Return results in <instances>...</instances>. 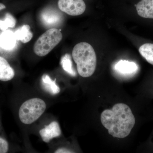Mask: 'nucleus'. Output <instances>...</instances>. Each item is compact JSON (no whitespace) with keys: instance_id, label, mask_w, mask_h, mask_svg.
<instances>
[{"instance_id":"nucleus-13","label":"nucleus","mask_w":153,"mask_h":153,"mask_svg":"<svg viewBox=\"0 0 153 153\" xmlns=\"http://www.w3.org/2000/svg\"><path fill=\"white\" fill-rule=\"evenodd\" d=\"M30 29V26L28 25H24L18 29L15 33L17 40L24 44L29 42L33 37V33Z\"/></svg>"},{"instance_id":"nucleus-16","label":"nucleus","mask_w":153,"mask_h":153,"mask_svg":"<svg viewBox=\"0 0 153 153\" xmlns=\"http://www.w3.org/2000/svg\"><path fill=\"white\" fill-rule=\"evenodd\" d=\"M16 21L15 18L11 14L7 13L6 14L4 20H0V30L4 31L9 28H13L16 26Z\"/></svg>"},{"instance_id":"nucleus-7","label":"nucleus","mask_w":153,"mask_h":153,"mask_svg":"<svg viewBox=\"0 0 153 153\" xmlns=\"http://www.w3.org/2000/svg\"><path fill=\"white\" fill-rule=\"evenodd\" d=\"M41 20L44 25L48 26L57 25L62 20V15L58 11L52 9H47L41 15Z\"/></svg>"},{"instance_id":"nucleus-1","label":"nucleus","mask_w":153,"mask_h":153,"mask_svg":"<svg viewBox=\"0 0 153 153\" xmlns=\"http://www.w3.org/2000/svg\"><path fill=\"white\" fill-rule=\"evenodd\" d=\"M101 122L114 137L128 136L135 124V118L130 108L124 103L115 104L111 109L104 110L100 116Z\"/></svg>"},{"instance_id":"nucleus-5","label":"nucleus","mask_w":153,"mask_h":153,"mask_svg":"<svg viewBox=\"0 0 153 153\" xmlns=\"http://www.w3.org/2000/svg\"><path fill=\"white\" fill-rule=\"evenodd\" d=\"M58 6L60 10L71 16H79L86 9L83 0H59Z\"/></svg>"},{"instance_id":"nucleus-9","label":"nucleus","mask_w":153,"mask_h":153,"mask_svg":"<svg viewBox=\"0 0 153 153\" xmlns=\"http://www.w3.org/2000/svg\"><path fill=\"white\" fill-rule=\"evenodd\" d=\"M17 40L15 33L6 30L0 35V46L5 50H11L16 46Z\"/></svg>"},{"instance_id":"nucleus-2","label":"nucleus","mask_w":153,"mask_h":153,"mask_svg":"<svg viewBox=\"0 0 153 153\" xmlns=\"http://www.w3.org/2000/svg\"><path fill=\"white\" fill-rule=\"evenodd\" d=\"M72 55L80 76L88 77L94 74L96 67L97 57L90 44L83 42L76 44L72 50Z\"/></svg>"},{"instance_id":"nucleus-6","label":"nucleus","mask_w":153,"mask_h":153,"mask_svg":"<svg viewBox=\"0 0 153 153\" xmlns=\"http://www.w3.org/2000/svg\"><path fill=\"white\" fill-rule=\"evenodd\" d=\"M39 133L43 140L47 143L54 138L60 136L61 132L58 123L57 122L53 121L41 130Z\"/></svg>"},{"instance_id":"nucleus-15","label":"nucleus","mask_w":153,"mask_h":153,"mask_svg":"<svg viewBox=\"0 0 153 153\" xmlns=\"http://www.w3.org/2000/svg\"><path fill=\"white\" fill-rule=\"evenodd\" d=\"M60 63L64 71L71 76H76V71L73 68L71 56L69 54H66L62 57Z\"/></svg>"},{"instance_id":"nucleus-14","label":"nucleus","mask_w":153,"mask_h":153,"mask_svg":"<svg viewBox=\"0 0 153 153\" xmlns=\"http://www.w3.org/2000/svg\"><path fill=\"white\" fill-rule=\"evenodd\" d=\"M139 51L140 55L148 63L153 65V44L147 43L140 47Z\"/></svg>"},{"instance_id":"nucleus-17","label":"nucleus","mask_w":153,"mask_h":153,"mask_svg":"<svg viewBox=\"0 0 153 153\" xmlns=\"http://www.w3.org/2000/svg\"><path fill=\"white\" fill-rule=\"evenodd\" d=\"M8 150V144L4 139L0 137V153H6Z\"/></svg>"},{"instance_id":"nucleus-19","label":"nucleus","mask_w":153,"mask_h":153,"mask_svg":"<svg viewBox=\"0 0 153 153\" xmlns=\"http://www.w3.org/2000/svg\"><path fill=\"white\" fill-rule=\"evenodd\" d=\"M6 8V6L4 4L0 3V11Z\"/></svg>"},{"instance_id":"nucleus-3","label":"nucleus","mask_w":153,"mask_h":153,"mask_svg":"<svg viewBox=\"0 0 153 153\" xmlns=\"http://www.w3.org/2000/svg\"><path fill=\"white\" fill-rule=\"evenodd\" d=\"M46 107L45 102L41 99L34 98L27 100L19 109L20 120L25 124L33 123L44 113Z\"/></svg>"},{"instance_id":"nucleus-11","label":"nucleus","mask_w":153,"mask_h":153,"mask_svg":"<svg viewBox=\"0 0 153 153\" xmlns=\"http://www.w3.org/2000/svg\"><path fill=\"white\" fill-rule=\"evenodd\" d=\"M15 76L14 69L4 57L0 56V80L8 81Z\"/></svg>"},{"instance_id":"nucleus-4","label":"nucleus","mask_w":153,"mask_h":153,"mask_svg":"<svg viewBox=\"0 0 153 153\" xmlns=\"http://www.w3.org/2000/svg\"><path fill=\"white\" fill-rule=\"evenodd\" d=\"M63 38L60 30L56 28L49 29L36 41L34 51L40 57L46 56L60 43Z\"/></svg>"},{"instance_id":"nucleus-8","label":"nucleus","mask_w":153,"mask_h":153,"mask_svg":"<svg viewBox=\"0 0 153 153\" xmlns=\"http://www.w3.org/2000/svg\"><path fill=\"white\" fill-rule=\"evenodd\" d=\"M136 10L140 16L153 19V0H141L137 4Z\"/></svg>"},{"instance_id":"nucleus-12","label":"nucleus","mask_w":153,"mask_h":153,"mask_svg":"<svg viewBox=\"0 0 153 153\" xmlns=\"http://www.w3.org/2000/svg\"><path fill=\"white\" fill-rule=\"evenodd\" d=\"M41 84L44 90L52 95L60 92V88L56 84L55 80H53L47 74H44L41 78Z\"/></svg>"},{"instance_id":"nucleus-10","label":"nucleus","mask_w":153,"mask_h":153,"mask_svg":"<svg viewBox=\"0 0 153 153\" xmlns=\"http://www.w3.org/2000/svg\"><path fill=\"white\" fill-rule=\"evenodd\" d=\"M116 71L121 74L130 75L135 73L138 69L136 63L126 60H120L114 66Z\"/></svg>"},{"instance_id":"nucleus-18","label":"nucleus","mask_w":153,"mask_h":153,"mask_svg":"<svg viewBox=\"0 0 153 153\" xmlns=\"http://www.w3.org/2000/svg\"><path fill=\"white\" fill-rule=\"evenodd\" d=\"M55 153H72L71 151L65 149V148H60L58 149L57 150L55 151Z\"/></svg>"}]
</instances>
